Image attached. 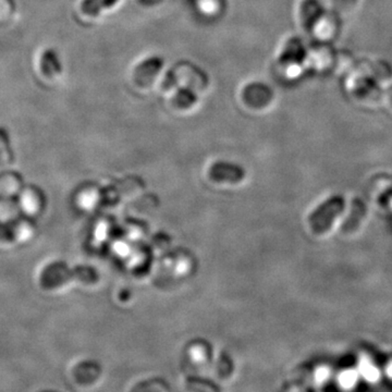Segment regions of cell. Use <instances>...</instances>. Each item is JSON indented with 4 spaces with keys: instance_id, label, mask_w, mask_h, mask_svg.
<instances>
[{
    "instance_id": "6da1fadb",
    "label": "cell",
    "mask_w": 392,
    "mask_h": 392,
    "mask_svg": "<svg viewBox=\"0 0 392 392\" xmlns=\"http://www.w3.org/2000/svg\"><path fill=\"white\" fill-rule=\"evenodd\" d=\"M36 236L34 220L24 217L16 199H0V249L25 245Z\"/></svg>"
},
{
    "instance_id": "7a4b0ae2",
    "label": "cell",
    "mask_w": 392,
    "mask_h": 392,
    "mask_svg": "<svg viewBox=\"0 0 392 392\" xmlns=\"http://www.w3.org/2000/svg\"><path fill=\"white\" fill-rule=\"evenodd\" d=\"M345 197L334 195L316 207L308 217V225L315 236H327L345 212Z\"/></svg>"
},
{
    "instance_id": "3957f363",
    "label": "cell",
    "mask_w": 392,
    "mask_h": 392,
    "mask_svg": "<svg viewBox=\"0 0 392 392\" xmlns=\"http://www.w3.org/2000/svg\"><path fill=\"white\" fill-rule=\"evenodd\" d=\"M16 203L24 217L35 220L45 212L47 197L40 186L25 184L16 196Z\"/></svg>"
},
{
    "instance_id": "277c9868",
    "label": "cell",
    "mask_w": 392,
    "mask_h": 392,
    "mask_svg": "<svg viewBox=\"0 0 392 392\" xmlns=\"http://www.w3.org/2000/svg\"><path fill=\"white\" fill-rule=\"evenodd\" d=\"M24 184L21 173L14 170H0V199H16Z\"/></svg>"
},
{
    "instance_id": "5b68a950",
    "label": "cell",
    "mask_w": 392,
    "mask_h": 392,
    "mask_svg": "<svg viewBox=\"0 0 392 392\" xmlns=\"http://www.w3.org/2000/svg\"><path fill=\"white\" fill-rule=\"evenodd\" d=\"M323 14V8L317 0H304L301 7V16H302L304 29L312 31L315 24L321 20Z\"/></svg>"
},
{
    "instance_id": "8992f818",
    "label": "cell",
    "mask_w": 392,
    "mask_h": 392,
    "mask_svg": "<svg viewBox=\"0 0 392 392\" xmlns=\"http://www.w3.org/2000/svg\"><path fill=\"white\" fill-rule=\"evenodd\" d=\"M210 177L215 181H229V182H238L243 177V171L241 168L236 167L234 164H214L210 169Z\"/></svg>"
},
{
    "instance_id": "52a82bcc",
    "label": "cell",
    "mask_w": 392,
    "mask_h": 392,
    "mask_svg": "<svg viewBox=\"0 0 392 392\" xmlns=\"http://www.w3.org/2000/svg\"><path fill=\"white\" fill-rule=\"evenodd\" d=\"M14 153L5 131L0 130V170L8 169L14 164Z\"/></svg>"
},
{
    "instance_id": "ba28073f",
    "label": "cell",
    "mask_w": 392,
    "mask_h": 392,
    "mask_svg": "<svg viewBox=\"0 0 392 392\" xmlns=\"http://www.w3.org/2000/svg\"><path fill=\"white\" fill-rule=\"evenodd\" d=\"M117 0H84L81 5L83 14L85 16H95L99 14L103 9L108 8L114 5Z\"/></svg>"
}]
</instances>
